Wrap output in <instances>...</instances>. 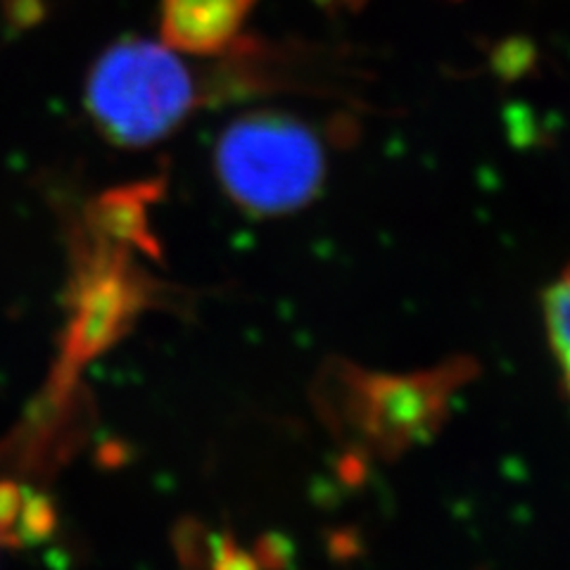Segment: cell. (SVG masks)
Returning a JSON list of instances; mask_svg holds the SVG:
<instances>
[{
	"label": "cell",
	"mask_w": 570,
	"mask_h": 570,
	"mask_svg": "<svg viewBox=\"0 0 570 570\" xmlns=\"http://www.w3.org/2000/svg\"><path fill=\"white\" fill-rule=\"evenodd\" d=\"M328 150L314 124L285 112H249L214 146V171L230 203L259 217L309 205L324 186Z\"/></svg>",
	"instance_id": "2"
},
{
	"label": "cell",
	"mask_w": 570,
	"mask_h": 570,
	"mask_svg": "<svg viewBox=\"0 0 570 570\" xmlns=\"http://www.w3.org/2000/svg\"><path fill=\"white\" fill-rule=\"evenodd\" d=\"M255 0H163L159 41L186 58H217L234 46Z\"/></svg>",
	"instance_id": "3"
},
{
	"label": "cell",
	"mask_w": 570,
	"mask_h": 570,
	"mask_svg": "<svg viewBox=\"0 0 570 570\" xmlns=\"http://www.w3.org/2000/svg\"><path fill=\"white\" fill-rule=\"evenodd\" d=\"M544 324L570 395V266L544 293Z\"/></svg>",
	"instance_id": "4"
},
{
	"label": "cell",
	"mask_w": 570,
	"mask_h": 570,
	"mask_svg": "<svg viewBox=\"0 0 570 570\" xmlns=\"http://www.w3.org/2000/svg\"><path fill=\"white\" fill-rule=\"evenodd\" d=\"M205 96L186 56L150 39H121L105 48L83 81V105L94 127L129 150L171 136Z\"/></svg>",
	"instance_id": "1"
},
{
	"label": "cell",
	"mask_w": 570,
	"mask_h": 570,
	"mask_svg": "<svg viewBox=\"0 0 570 570\" xmlns=\"http://www.w3.org/2000/svg\"><path fill=\"white\" fill-rule=\"evenodd\" d=\"M318 3H324V6H333V8H354V6L364 3V0H318Z\"/></svg>",
	"instance_id": "5"
}]
</instances>
